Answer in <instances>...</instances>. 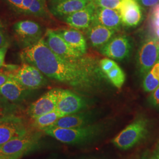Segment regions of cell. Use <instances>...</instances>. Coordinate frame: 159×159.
I'll list each match as a JSON object with an SVG mask.
<instances>
[{
    "mask_svg": "<svg viewBox=\"0 0 159 159\" xmlns=\"http://www.w3.org/2000/svg\"><path fill=\"white\" fill-rule=\"evenodd\" d=\"M148 102L153 107L159 109V87L151 93L148 97Z\"/></svg>",
    "mask_w": 159,
    "mask_h": 159,
    "instance_id": "28",
    "label": "cell"
},
{
    "mask_svg": "<svg viewBox=\"0 0 159 159\" xmlns=\"http://www.w3.org/2000/svg\"><path fill=\"white\" fill-rule=\"evenodd\" d=\"M54 159V158H50V159Z\"/></svg>",
    "mask_w": 159,
    "mask_h": 159,
    "instance_id": "37",
    "label": "cell"
},
{
    "mask_svg": "<svg viewBox=\"0 0 159 159\" xmlns=\"http://www.w3.org/2000/svg\"><path fill=\"white\" fill-rule=\"evenodd\" d=\"M8 5L18 13H23V0H5Z\"/></svg>",
    "mask_w": 159,
    "mask_h": 159,
    "instance_id": "29",
    "label": "cell"
},
{
    "mask_svg": "<svg viewBox=\"0 0 159 159\" xmlns=\"http://www.w3.org/2000/svg\"><path fill=\"white\" fill-rule=\"evenodd\" d=\"M51 1V3L52 4H55V3H57L58 2H60V1H61L63 0H50ZM90 1H92V0H90Z\"/></svg>",
    "mask_w": 159,
    "mask_h": 159,
    "instance_id": "35",
    "label": "cell"
},
{
    "mask_svg": "<svg viewBox=\"0 0 159 159\" xmlns=\"http://www.w3.org/2000/svg\"><path fill=\"white\" fill-rule=\"evenodd\" d=\"M10 77L4 73L0 72V87L4 84Z\"/></svg>",
    "mask_w": 159,
    "mask_h": 159,
    "instance_id": "33",
    "label": "cell"
},
{
    "mask_svg": "<svg viewBox=\"0 0 159 159\" xmlns=\"http://www.w3.org/2000/svg\"><path fill=\"white\" fill-rule=\"evenodd\" d=\"M46 35L45 41L47 45L51 51L59 56L67 59L75 60L84 55L70 46L56 31L48 29Z\"/></svg>",
    "mask_w": 159,
    "mask_h": 159,
    "instance_id": "9",
    "label": "cell"
},
{
    "mask_svg": "<svg viewBox=\"0 0 159 159\" xmlns=\"http://www.w3.org/2000/svg\"><path fill=\"white\" fill-rule=\"evenodd\" d=\"M64 40L74 49L85 54L87 45L83 33L75 29H60L56 31Z\"/></svg>",
    "mask_w": 159,
    "mask_h": 159,
    "instance_id": "20",
    "label": "cell"
},
{
    "mask_svg": "<svg viewBox=\"0 0 159 159\" xmlns=\"http://www.w3.org/2000/svg\"><path fill=\"white\" fill-rule=\"evenodd\" d=\"M90 0H63L52 4L51 12L56 16L64 17L84 8Z\"/></svg>",
    "mask_w": 159,
    "mask_h": 159,
    "instance_id": "19",
    "label": "cell"
},
{
    "mask_svg": "<svg viewBox=\"0 0 159 159\" xmlns=\"http://www.w3.org/2000/svg\"><path fill=\"white\" fill-rule=\"evenodd\" d=\"M60 89H53L32 102L29 106L27 113L31 119L56 110Z\"/></svg>",
    "mask_w": 159,
    "mask_h": 159,
    "instance_id": "12",
    "label": "cell"
},
{
    "mask_svg": "<svg viewBox=\"0 0 159 159\" xmlns=\"http://www.w3.org/2000/svg\"><path fill=\"white\" fill-rule=\"evenodd\" d=\"M104 76L118 89H120L125 82V73L117 64L104 74Z\"/></svg>",
    "mask_w": 159,
    "mask_h": 159,
    "instance_id": "23",
    "label": "cell"
},
{
    "mask_svg": "<svg viewBox=\"0 0 159 159\" xmlns=\"http://www.w3.org/2000/svg\"><path fill=\"white\" fill-rule=\"evenodd\" d=\"M93 21L116 31L119 30L122 25L120 14L118 10L97 7Z\"/></svg>",
    "mask_w": 159,
    "mask_h": 159,
    "instance_id": "17",
    "label": "cell"
},
{
    "mask_svg": "<svg viewBox=\"0 0 159 159\" xmlns=\"http://www.w3.org/2000/svg\"><path fill=\"white\" fill-rule=\"evenodd\" d=\"M119 11L122 24L126 27H136L142 20V7L136 0H121Z\"/></svg>",
    "mask_w": 159,
    "mask_h": 159,
    "instance_id": "14",
    "label": "cell"
},
{
    "mask_svg": "<svg viewBox=\"0 0 159 159\" xmlns=\"http://www.w3.org/2000/svg\"><path fill=\"white\" fill-rule=\"evenodd\" d=\"M43 131L31 129L24 135L13 139L0 148L7 159H20L40 148Z\"/></svg>",
    "mask_w": 159,
    "mask_h": 159,
    "instance_id": "3",
    "label": "cell"
},
{
    "mask_svg": "<svg viewBox=\"0 0 159 159\" xmlns=\"http://www.w3.org/2000/svg\"><path fill=\"white\" fill-rule=\"evenodd\" d=\"M26 14L43 17L46 14L45 0H31Z\"/></svg>",
    "mask_w": 159,
    "mask_h": 159,
    "instance_id": "24",
    "label": "cell"
},
{
    "mask_svg": "<svg viewBox=\"0 0 159 159\" xmlns=\"http://www.w3.org/2000/svg\"><path fill=\"white\" fill-rule=\"evenodd\" d=\"M32 128L16 115L0 117V148L12 139L24 135Z\"/></svg>",
    "mask_w": 159,
    "mask_h": 159,
    "instance_id": "7",
    "label": "cell"
},
{
    "mask_svg": "<svg viewBox=\"0 0 159 159\" xmlns=\"http://www.w3.org/2000/svg\"><path fill=\"white\" fill-rule=\"evenodd\" d=\"M159 59V39L148 36L142 43L137 54V68L143 78Z\"/></svg>",
    "mask_w": 159,
    "mask_h": 159,
    "instance_id": "5",
    "label": "cell"
},
{
    "mask_svg": "<svg viewBox=\"0 0 159 159\" xmlns=\"http://www.w3.org/2000/svg\"><path fill=\"white\" fill-rule=\"evenodd\" d=\"M131 48L129 38L122 35L113 37L100 48V52L109 58L121 61L130 56Z\"/></svg>",
    "mask_w": 159,
    "mask_h": 159,
    "instance_id": "8",
    "label": "cell"
},
{
    "mask_svg": "<svg viewBox=\"0 0 159 159\" xmlns=\"http://www.w3.org/2000/svg\"><path fill=\"white\" fill-rule=\"evenodd\" d=\"M8 77L29 90H34L47 85L48 81L38 68L28 63H24L20 67L8 74Z\"/></svg>",
    "mask_w": 159,
    "mask_h": 159,
    "instance_id": "6",
    "label": "cell"
},
{
    "mask_svg": "<svg viewBox=\"0 0 159 159\" xmlns=\"http://www.w3.org/2000/svg\"><path fill=\"white\" fill-rule=\"evenodd\" d=\"M137 2L144 8H153L159 4V0H137Z\"/></svg>",
    "mask_w": 159,
    "mask_h": 159,
    "instance_id": "30",
    "label": "cell"
},
{
    "mask_svg": "<svg viewBox=\"0 0 159 159\" xmlns=\"http://www.w3.org/2000/svg\"><path fill=\"white\" fill-rule=\"evenodd\" d=\"M33 90L25 89L16 80L9 78L0 87V94L13 104H19L27 100Z\"/></svg>",
    "mask_w": 159,
    "mask_h": 159,
    "instance_id": "15",
    "label": "cell"
},
{
    "mask_svg": "<svg viewBox=\"0 0 159 159\" xmlns=\"http://www.w3.org/2000/svg\"><path fill=\"white\" fill-rule=\"evenodd\" d=\"M150 159H159V146L154 152Z\"/></svg>",
    "mask_w": 159,
    "mask_h": 159,
    "instance_id": "34",
    "label": "cell"
},
{
    "mask_svg": "<svg viewBox=\"0 0 159 159\" xmlns=\"http://www.w3.org/2000/svg\"><path fill=\"white\" fill-rule=\"evenodd\" d=\"M149 122L146 118L139 117L112 140L114 145L121 150L133 148L146 137L148 131Z\"/></svg>",
    "mask_w": 159,
    "mask_h": 159,
    "instance_id": "4",
    "label": "cell"
},
{
    "mask_svg": "<svg viewBox=\"0 0 159 159\" xmlns=\"http://www.w3.org/2000/svg\"><path fill=\"white\" fill-rule=\"evenodd\" d=\"M159 87V59L147 74L144 77L143 87L144 90L152 93Z\"/></svg>",
    "mask_w": 159,
    "mask_h": 159,
    "instance_id": "22",
    "label": "cell"
},
{
    "mask_svg": "<svg viewBox=\"0 0 159 159\" xmlns=\"http://www.w3.org/2000/svg\"><path fill=\"white\" fill-rule=\"evenodd\" d=\"M8 45L6 34L3 27V25L0 21V48L2 47Z\"/></svg>",
    "mask_w": 159,
    "mask_h": 159,
    "instance_id": "31",
    "label": "cell"
},
{
    "mask_svg": "<svg viewBox=\"0 0 159 159\" xmlns=\"http://www.w3.org/2000/svg\"><path fill=\"white\" fill-rule=\"evenodd\" d=\"M46 134L67 144H84L96 140L104 131L103 125L91 124L75 128L48 127L43 130Z\"/></svg>",
    "mask_w": 159,
    "mask_h": 159,
    "instance_id": "2",
    "label": "cell"
},
{
    "mask_svg": "<svg viewBox=\"0 0 159 159\" xmlns=\"http://www.w3.org/2000/svg\"><path fill=\"white\" fill-rule=\"evenodd\" d=\"M0 159H7V158L6 157V156L0 154Z\"/></svg>",
    "mask_w": 159,
    "mask_h": 159,
    "instance_id": "36",
    "label": "cell"
},
{
    "mask_svg": "<svg viewBox=\"0 0 159 159\" xmlns=\"http://www.w3.org/2000/svg\"><path fill=\"white\" fill-rule=\"evenodd\" d=\"M97 7L112 10H119L121 0H93Z\"/></svg>",
    "mask_w": 159,
    "mask_h": 159,
    "instance_id": "26",
    "label": "cell"
},
{
    "mask_svg": "<svg viewBox=\"0 0 159 159\" xmlns=\"http://www.w3.org/2000/svg\"><path fill=\"white\" fill-rule=\"evenodd\" d=\"M86 107L85 100L70 90L60 89L56 110L64 116L79 113Z\"/></svg>",
    "mask_w": 159,
    "mask_h": 159,
    "instance_id": "11",
    "label": "cell"
},
{
    "mask_svg": "<svg viewBox=\"0 0 159 159\" xmlns=\"http://www.w3.org/2000/svg\"><path fill=\"white\" fill-rule=\"evenodd\" d=\"M64 116L57 110L31 119L30 126L34 129L43 130L52 125L57 120Z\"/></svg>",
    "mask_w": 159,
    "mask_h": 159,
    "instance_id": "21",
    "label": "cell"
},
{
    "mask_svg": "<svg viewBox=\"0 0 159 159\" xmlns=\"http://www.w3.org/2000/svg\"><path fill=\"white\" fill-rule=\"evenodd\" d=\"M8 45H6L0 48V69L2 68L4 65L5 57L8 50Z\"/></svg>",
    "mask_w": 159,
    "mask_h": 159,
    "instance_id": "32",
    "label": "cell"
},
{
    "mask_svg": "<svg viewBox=\"0 0 159 159\" xmlns=\"http://www.w3.org/2000/svg\"><path fill=\"white\" fill-rule=\"evenodd\" d=\"M116 32L114 30L93 21L87 29V34L92 46L101 48L113 37Z\"/></svg>",
    "mask_w": 159,
    "mask_h": 159,
    "instance_id": "16",
    "label": "cell"
},
{
    "mask_svg": "<svg viewBox=\"0 0 159 159\" xmlns=\"http://www.w3.org/2000/svg\"><path fill=\"white\" fill-rule=\"evenodd\" d=\"M93 117L89 113H77L64 116L51 125L60 128H75L93 124Z\"/></svg>",
    "mask_w": 159,
    "mask_h": 159,
    "instance_id": "18",
    "label": "cell"
},
{
    "mask_svg": "<svg viewBox=\"0 0 159 159\" xmlns=\"http://www.w3.org/2000/svg\"><path fill=\"white\" fill-rule=\"evenodd\" d=\"M96 8V6L92 0L84 8L63 17L64 21L73 29H89L94 21Z\"/></svg>",
    "mask_w": 159,
    "mask_h": 159,
    "instance_id": "13",
    "label": "cell"
},
{
    "mask_svg": "<svg viewBox=\"0 0 159 159\" xmlns=\"http://www.w3.org/2000/svg\"><path fill=\"white\" fill-rule=\"evenodd\" d=\"M117 64L114 60H111L109 58H105L102 59L99 62V66L100 70L104 74L107 73L109 70H110L112 68Z\"/></svg>",
    "mask_w": 159,
    "mask_h": 159,
    "instance_id": "27",
    "label": "cell"
},
{
    "mask_svg": "<svg viewBox=\"0 0 159 159\" xmlns=\"http://www.w3.org/2000/svg\"><path fill=\"white\" fill-rule=\"evenodd\" d=\"M136 1H137V0H136Z\"/></svg>",
    "mask_w": 159,
    "mask_h": 159,
    "instance_id": "38",
    "label": "cell"
},
{
    "mask_svg": "<svg viewBox=\"0 0 159 159\" xmlns=\"http://www.w3.org/2000/svg\"><path fill=\"white\" fill-rule=\"evenodd\" d=\"M14 33L25 47L32 46L41 39V26L31 20H22L14 24Z\"/></svg>",
    "mask_w": 159,
    "mask_h": 159,
    "instance_id": "10",
    "label": "cell"
},
{
    "mask_svg": "<svg viewBox=\"0 0 159 159\" xmlns=\"http://www.w3.org/2000/svg\"><path fill=\"white\" fill-rule=\"evenodd\" d=\"M20 57L47 77L82 90L95 87L102 73L94 58L84 55L75 60L60 57L51 51L44 38L24 48Z\"/></svg>",
    "mask_w": 159,
    "mask_h": 159,
    "instance_id": "1",
    "label": "cell"
},
{
    "mask_svg": "<svg viewBox=\"0 0 159 159\" xmlns=\"http://www.w3.org/2000/svg\"><path fill=\"white\" fill-rule=\"evenodd\" d=\"M17 106L0 94V117L15 115Z\"/></svg>",
    "mask_w": 159,
    "mask_h": 159,
    "instance_id": "25",
    "label": "cell"
}]
</instances>
